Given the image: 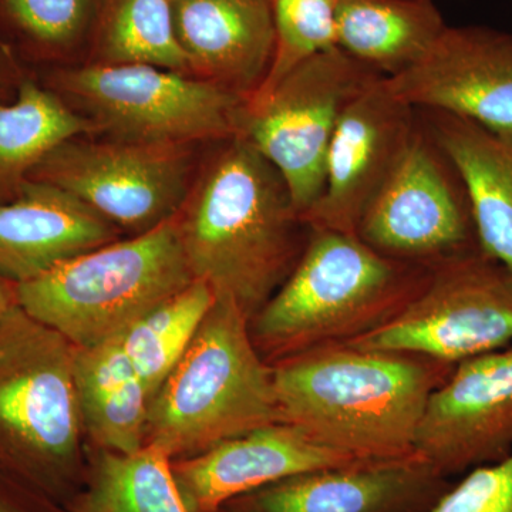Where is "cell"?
<instances>
[{"label": "cell", "mask_w": 512, "mask_h": 512, "mask_svg": "<svg viewBox=\"0 0 512 512\" xmlns=\"http://www.w3.org/2000/svg\"><path fill=\"white\" fill-rule=\"evenodd\" d=\"M431 269L379 254L355 234L311 228L295 268L251 319L252 340L279 360L349 342L396 315Z\"/></svg>", "instance_id": "obj_3"}, {"label": "cell", "mask_w": 512, "mask_h": 512, "mask_svg": "<svg viewBox=\"0 0 512 512\" xmlns=\"http://www.w3.org/2000/svg\"><path fill=\"white\" fill-rule=\"evenodd\" d=\"M92 121L45 84L25 77L0 101V205L16 200L40 161L64 141L94 133Z\"/></svg>", "instance_id": "obj_22"}, {"label": "cell", "mask_w": 512, "mask_h": 512, "mask_svg": "<svg viewBox=\"0 0 512 512\" xmlns=\"http://www.w3.org/2000/svg\"><path fill=\"white\" fill-rule=\"evenodd\" d=\"M52 90L97 131L133 143L192 144L241 136L248 100L191 74L150 64L56 70Z\"/></svg>", "instance_id": "obj_7"}, {"label": "cell", "mask_w": 512, "mask_h": 512, "mask_svg": "<svg viewBox=\"0 0 512 512\" xmlns=\"http://www.w3.org/2000/svg\"><path fill=\"white\" fill-rule=\"evenodd\" d=\"M175 222L194 279L249 319L291 274L311 229L282 175L242 136L208 161Z\"/></svg>", "instance_id": "obj_1"}, {"label": "cell", "mask_w": 512, "mask_h": 512, "mask_svg": "<svg viewBox=\"0 0 512 512\" xmlns=\"http://www.w3.org/2000/svg\"><path fill=\"white\" fill-rule=\"evenodd\" d=\"M74 382L83 427L101 451L134 454L146 446L150 397L119 336L76 348Z\"/></svg>", "instance_id": "obj_20"}, {"label": "cell", "mask_w": 512, "mask_h": 512, "mask_svg": "<svg viewBox=\"0 0 512 512\" xmlns=\"http://www.w3.org/2000/svg\"><path fill=\"white\" fill-rule=\"evenodd\" d=\"M416 110L441 111L512 134V33L447 26L419 62L384 79Z\"/></svg>", "instance_id": "obj_13"}, {"label": "cell", "mask_w": 512, "mask_h": 512, "mask_svg": "<svg viewBox=\"0 0 512 512\" xmlns=\"http://www.w3.org/2000/svg\"><path fill=\"white\" fill-rule=\"evenodd\" d=\"M214 301L210 285L195 279L183 291L144 313L119 336L150 402L191 345Z\"/></svg>", "instance_id": "obj_25"}, {"label": "cell", "mask_w": 512, "mask_h": 512, "mask_svg": "<svg viewBox=\"0 0 512 512\" xmlns=\"http://www.w3.org/2000/svg\"><path fill=\"white\" fill-rule=\"evenodd\" d=\"M426 512H512V451L467 471Z\"/></svg>", "instance_id": "obj_28"}, {"label": "cell", "mask_w": 512, "mask_h": 512, "mask_svg": "<svg viewBox=\"0 0 512 512\" xmlns=\"http://www.w3.org/2000/svg\"><path fill=\"white\" fill-rule=\"evenodd\" d=\"M511 451L512 343L454 366L430 394L414 440V453L446 478Z\"/></svg>", "instance_id": "obj_12"}, {"label": "cell", "mask_w": 512, "mask_h": 512, "mask_svg": "<svg viewBox=\"0 0 512 512\" xmlns=\"http://www.w3.org/2000/svg\"><path fill=\"white\" fill-rule=\"evenodd\" d=\"M93 29L94 63L150 64L194 76L170 0H97Z\"/></svg>", "instance_id": "obj_23"}, {"label": "cell", "mask_w": 512, "mask_h": 512, "mask_svg": "<svg viewBox=\"0 0 512 512\" xmlns=\"http://www.w3.org/2000/svg\"><path fill=\"white\" fill-rule=\"evenodd\" d=\"M278 421L272 367L252 340L251 319L232 299L215 296L148 406L146 444L173 461Z\"/></svg>", "instance_id": "obj_4"}, {"label": "cell", "mask_w": 512, "mask_h": 512, "mask_svg": "<svg viewBox=\"0 0 512 512\" xmlns=\"http://www.w3.org/2000/svg\"><path fill=\"white\" fill-rule=\"evenodd\" d=\"M0 512H56L52 501L0 467Z\"/></svg>", "instance_id": "obj_29"}, {"label": "cell", "mask_w": 512, "mask_h": 512, "mask_svg": "<svg viewBox=\"0 0 512 512\" xmlns=\"http://www.w3.org/2000/svg\"><path fill=\"white\" fill-rule=\"evenodd\" d=\"M275 46L271 66L258 92L261 99L292 70L338 47L336 0H271Z\"/></svg>", "instance_id": "obj_27"}, {"label": "cell", "mask_w": 512, "mask_h": 512, "mask_svg": "<svg viewBox=\"0 0 512 512\" xmlns=\"http://www.w3.org/2000/svg\"><path fill=\"white\" fill-rule=\"evenodd\" d=\"M192 144L87 141L74 137L37 165L29 181L55 185L140 235L170 221L190 194Z\"/></svg>", "instance_id": "obj_11"}, {"label": "cell", "mask_w": 512, "mask_h": 512, "mask_svg": "<svg viewBox=\"0 0 512 512\" xmlns=\"http://www.w3.org/2000/svg\"><path fill=\"white\" fill-rule=\"evenodd\" d=\"M18 285L0 276V322L19 306Z\"/></svg>", "instance_id": "obj_31"}, {"label": "cell", "mask_w": 512, "mask_h": 512, "mask_svg": "<svg viewBox=\"0 0 512 512\" xmlns=\"http://www.w3.org/2000/svg\"><path fill=\"white\" fill-rule=\"evenodd\" d=\"M175 35L191 73L249 100L272 56L271 0H175Z\"/></svg>", "instance_id": "obj_17"}, {"label": "cell", "mask_w": 512, "mask_h": 512, "mask_svg": "<svg viewBox=\"0 0 512 512\" xmlns=\"http://www.w3.org/2000/svg\"><path fill=\"white\" fill-rule=\"evenodd\" d=\"M417 110L397 99L383 79L343 111L326 157L325 185L303 217L312 229L355 234L416 126Z\"/></svg>", "instance_id": "obj_14"}, {"label": "cell", "mask_w": 512, "mask_h": 512, "mask_svg": "<svg viewBox=\"0 0 512 512\" xmlns=\"http://www.w3.org/2000/svg\"><path fill=\"white\" fill-rule=\"evenodd\" d=\"M74 356L73 343L20 306L0 322V467L49 501L76 470Z\"/></svg>", "instance_id": "obj_6"}, {"label": "cell", "mask_w": 512, "mask_h": 512, "mask_svg": "<svg viewBox=\"0 0 512 512\" xmlns=\"http://www.w3.org/2000/svg\"><path fill=\"white\" fill-rule=\"evenodd\" d=\"M448 487L413 454L286 478L228 505L248 512H426Z\"/></svg>", "instance_id": "obj_16"}, {"label": "cell", "mask_w": 512, "mask_h": 512, "mask_svg": "<svg viewBox=\"0 0 512 512\" xmlns=\"http://www.w3.org/2000/svg\"><path fill=\"white\" fill-rule=\"evenodd\" d=\"M194 281L174 217L19 284V306L76 348H92Z\"/></svg>", "instance_id": "obj_5"}, {"label": "cell", "mask_w": 512, "mask_h": 512, "mask_svg": "<svg viewBox=\"0 0 512 512\" xmlns=\"http://www.w3.org/2000/svg\"><path fill=\"white\" fill-rule=\"evenodd\" d=\"M454 366L330 343L272 367L279 421L365 461L413 456L427 400Z\"/></svg>", "instance_id": "obj_2"}, {"label": "cell", "mask_w": 512, "mask_h": 512, "mask_svg": "<svg viewBox=\"0 0 512 512\" xmlns=\"http://www.w3.org/2000/svg\"><path fill=\"white\" fill-rule=\"evenodd\" d=\"M217 512H248V511L239 510V508L232 507V505H225L224 508H221V510H218Z\"/></svg>", "instance_id": "obj_32"}, {"label": "cell", "mask_w": 512, "mask_h": 512, "mask_svg": "<svg viewBox=\"0 0 512 512\" xmlns=\"http://www.w3.org/2000/svg\"><path fill=\"white\" fill-rule=\"evenodd\" d=\"M363 461L320 446L298 427L278 421L173 460L171 470L188 511L217 512L286 478Z\"/></svg>", "instance_id": "obj_15"}, {"label": "cell", "mask_w": 512, "mask_h": 512, "mask_svg": "<svg viewBox=\"0 0 512 512\" xmlns=\"http://www.w3.org/2000/svg\"><path fill=\"white\" fill-rule=\"evenodd\" d=\"M419 113L463 181L478 248L512 272V134L441 111Z\"/></svg>", "instance_id": "obj_19"}, {"label": "cell", "mask_w": 512, "mask_h": 512, "mask_svg": "<svg viewBox=\"0 0 512 512\" xmlns=\"http://www.w3.org/2000/svg\"><path fill=\"white\" fill-rule=\"evenodd\" d=\"M97 0H0V42L33 59L76 46L92 28Z\"/></svg>", "instance_id": "obj_26"}, {"label": "cell", "mask_w": 512, "mask_h": 512, "mask_svg": "<svg viewBox=\"0 0 512 512\" xmlns=\"http://www.w3.org/2000/svg\"><path fill=\"white\" fill-rule=\"evenodd\" d=\"M379 79L335 47L296 67L271 93L248 101L241 136L282 175L302 221L322 194L343 111Z\"/></svg>", "instance_id": "obj_8"}, {"label": "cell", "mask_w": 512, "mask_h": 512, "mask_svg": "<svg viewBox=\"0 0 512 512\" xmlns=\"http://www.w3.org/2000/svg\"><path fill=\"white\" fill-rule=\"evenodd\" d=\"M25 79L16 63L15 52L5 43L0 42V101H9L10 90L18 92L20 83Z\"/></svg>", "instance_id": "obj_30"}, {"label": "cell", "mask_w": 512, "mask_h": 512, "mask_svg": "<svg viewBox=\"0 0 512 512\" xmlns=\"http://www.w3.org/2000/svg\"><path fill=\"white\" fill-rule=\"evenodd\" d=\"M117 237L119 229L69 192L28 181L0 205V276L23 284Z\"/></svg>", "instance_id": "obj_18"}, {"label": "cell", "mask_w": 512, "mask_h": 512, "mask_svg": "<svg viewBox=\"0 0 512 512\" xmlns=\"http://www.w3.org/2000/svg\"><path fill=\"white\" fill-rule=\"evenodd\" d=\"M171 3L175 2V0H170Z\"/></svg>", "instance_id": "obj_33"}, {"label": "cell", "mask_w": 512, "mask_h": 512, "mask_svg": "<svg viewBox=\"0 0 512 512\" xmlns=\"http://www.w3.org/2000/svg\"><path fill=\"white\" fill-rule=\"evenodd\" d=\"M356 235L379 254L429 268L480 249L463 181L419 110L412 136Z\"/></svg>", "instance_id": "obj_10"}, {"label": "cell", "mask_w": 512, "mask_h": 512, "mask_svg": "<svg viewBox=\"0 0 512 512\" xmlns=\"http://www.w3.org/2000/svg\"><path fill=\"white\" fill-rule=\"evenodd\" d=\"M70 512H190L175 484L171 460L146 444L134 454L101 451Z\"/></svg>", "instance_id": "obj_24"}, {"label": "cell", "mask_w": 512, "mask_h": 512, "mask_svg": "<svg viewBox=\"0 0 512 512\" xmlns=\"http://www.w3.org/2000/svg\"><path fill=\"white\" fill-rule=\"evenodd\" d=\"M447 26L434 0H336L339 49L384 79L419 62Z\"/></svg>", "instance_id": "obj_21"}, {"label": "cell", "mask_w": 512, "mask_h": 512, "mask_svg": "<svg viewBox=\"0 0 512 512\" xmlns=\"http://www.w3.org/2000/svg\"><path fill=\"white\" fill-rule=\"evenodd\" d=\"M345 343L448 366L503 349L512 343V272L480 249L447 259L396 315Z\"/></svg>", "instance_id": "obj_9"}]
</instances>
